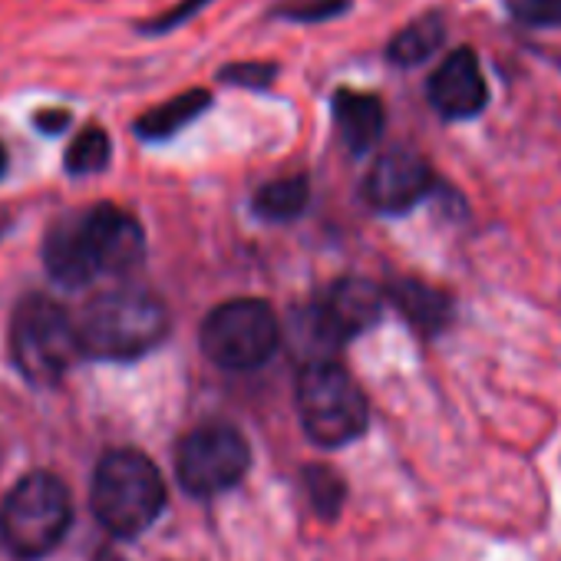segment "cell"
<instances>
[{"label":"cell","mask_w":561,"mask_h":561,"mask_svg":"<svg viewBox=\"0 0 561 561\" xmlns=\"http://www.w3.org/2000/svg\"><path fill=\"white\" fill-rule=\"evenodd\" d=\"M331 113L337 123V133L344 139V146L354 156H367L377 149V142L383 139L387 129V106L377 93H364V90H351L341 87L331 96Z\"/></svg>","instance_id":"obj_12"},{"label":"cell","mask_w":561,"mask_h":561,"mask_svg":"<svg viewBox=\"0 0 561 561\" xmlns=\"http://www.w3.org/2000/svg\"><path fill=\"white\" fill-rule=\"evenodd\" d=\"M211 106V93L208 90H188V93H179L175 100L142 113L136 123H133V133L146 142H165L172 136H179L185 126H192L202 113H208Z\"/></svg>","instance_id":"obj_15"},{"label":"cell","mask_w":561,"mask_h":561,"mask_svg":"<svg viewBox=\"0 0 561 561\" xmlns=\"http://www.w3.org/2000/svg\"><path fill=\"white\" fill-rule=\"evenodd\" d=\"M305 485H308L311 505L318 508L321 518H334L341 512V505L347 499V485L331 466H308L305 469Z\"/></svg>","instance_id":"obj_20"},{"label":"cell","mask_w":561,"mask_h":561,"mask_svg":"<svg viewBox=\"0 0 561 561\" xmlns=\"http://www.w3.org/2000/svg\"><path fill=\"white\" fill-rule=\"evenodd\" d=\"M298 416L311 443L347 446L367 433L370 407L357 380L334 360H314L298 377Z\"/></svg>","instance_id":"obj_5"},{"label":"cell","mask_w":561,"mask_h":561,"mask_svg":"<svg viewBox=\"0 0 561 561\" xmlns=\"http://www.w3.org/2000/svg\"><path fill=\"white\" fill-rule=\"evenodd\" d=\"M280 341L274 311L257 298H234L202 321V351L225 370H254L271 360Z\"/></svg>","instance_id":"obj_6"},{"label":"cell","mask_w":561,"mask_h":561,"mask_svg":"<svg viewBox=\"0 0 561 561\" xmlns=\"http://www.w3.org/2000/svg\"><path fill=\"white\" fill-rule=\"evenodd\" d=\"M383 298H390L393 308L407 318V324L423 337L443 334L453 324V314H456V305H453L449 295L423 285V280H416V277L390 280V288H387Z\"/></svg>","instance_id":"obj_14"},{"label":"cell","mask_w":561,"mask_h":561,"mask_svg":"<svg viewBox=\"0 0 561 561\" xmlns=\"http://www.w3.org/2000/svg\"><path fill=\"white\" fill-rule=\"evenodd\" d=\"M311 198V185L305 175H285V179H274L267 185H261L251 198L254 211L267 221H291L308 208Z\"/></svg>","instance_id":"obj_17"},{"label":"cell","mask_w":561,"mask_h":561,"mask_svg":"<svg viewBox=\"0 0 561 561\" xmlns=\"http://www.w3.org/2000/svg\"><path fill=\"white\" fill-rule=\"evenodd\" d=\"M96 522L116 538L142 535L165 508V485L156 462L139 449H113L100 459L90 485Z\"/></svg>","instance_id":"obj_2"},{"label":"cell","mask_w":561,"mask_h":561,"mask_svg":"<svg viewBox=\"0 0 561 561\" xmlns=\"http://www.w3.org/2000/svg\"><path fill=\"white\" fill-rule=\"evenodd\" d=\"M73 495L54 472L24 476L0 505V538L21 561L47 558L70 531Z\"/></svg>","instance_id":"obj_3"},{"label":"cell","mask_w":561,"mask_h":561,"mask_svg":"<svg viewBox=\"0 0 561 561\" xmlns=\"http://www.w3.org/2000/svg\"><path fill=\"white\" fill-rule=\"evenodd\" d=\"M11 357L31 383H60L70 374V367L83 357L77 321L54 298H24L11 321Z\"/></svg>","instance_id":"obj_4"},{"label":"cell","mask_w":561,"mask_h":561,"mask_svg":"<svg viewBox=\"0 0 561 561\" xmlns=\"http://www.w3.org/2000/svg\"><path fill=\"white\" fill-rule=\"evenodd\" d=\"M515 24L531 31H561V0H505Z\"/></svg>","instance_id":"obj_21"},{"label":"cell","mask_w":561,"mask_h":561,"mask_svg":"<svg viewBox=\"0 0 561 561\" xmlns=\"http://www.w3.org/2000/svg\"><path fill=\"white\" fill-rule=\"evenodd\" d=\"M383 314V291L367 277H344L324 295V301L314 308V328L318 337L331 347H341L364 331H370Z\"/></svg>","instance_id":"obj_11"},{"label":"cell","mask_w":561,"mask_h":561,"mask_svg":"<svg viewBox=\"0 0 561 561\" xmlns=\"http://www.w3.org/2000/svg\"><path fill=\"white\" fill-rule=\"evenodd\" d=\"M34 126L41 133H47V136H57V133H64L70 126V113L67 110H41L34 116Z\"/></svg>","instance_id":"obj_24"},{"label":"cell","mask_w":561,"mask_h":561,"mask_svg":"<svg viewBox=\"0 0 561 561\" xmlns=\"http://www.w3.org/2000/svg\"><path fill=\"white\" fill-rule=\"evenodd\" d=\"M354 8V0H280L267 11V21L288 24H328L344 18Z\"/></svg>","instance_id":"obj_19"},{"label":"cell","mask_w":561,"mask_h":561,"mask_svg":"<svg viewBox=\"0 0 561 561\" xmlns=\"http://www.w3.org/2000/svg\"><path fill=\"white\" fill-rule=\"evenodd\" d=\"M208 4H215V0H179L175 8H169V11H162V14H156V18L142 21V24H136V31H139L142 37H162V34H172V31L185 27L188 21H195Z\"/></svg>","instance_id":"obj_22"},{"label":"cell","mask_w":561,"mask_h":561,"mask_svg":"<svg viewBox=\"0 0 561 561\" xmlns=\"http://www.w3.org/2000/svg\"><path fill=\"white\" fill-rule=\"evenodd\" d=\"M44 264H47L50 277L64 288H83L96 277V267H93L87 241H83L80 211L64 215L60 221L50 225V231L44 238Z\"/></svg>","instance_id":"obj_13"},{"label":"cell","mask_w":561,"mask_h":561,"mask_svg":"<svg viewBox=\"0 0 561 561\" xmlns=\"http://www.w3.org/2000/svg\"><path fill=\"white\" fill-rule=\"evenodd\" d=\"M248 466H251V453L244 436L221 423L198 426L195 433H188L175 456V472L182 489L198 499L228 492L244 479Z\"/></svg>","instance_id":"obj_7"},{"label":"cell","mask_w":561,"mask_h":561,"mask_svg":"<svg viewBox=\"0 0 561 561\" xmlns=\"http://www.w3.org/2000/svg\"><path fill=\"white\" fill-rule=\"evenodd\" d=\"M165 334V305L133 288L96 295L77 321L80 351L93 360H136L159 347Z\"/></svg>","instance_id":"obj_1"},{"label":"cell","mask_w":561,"mask_h":561,"mask_svg":"<svg viewBox=\"0 0 561 561\" xmlns=\"http://www.w3.org/2000/svg\"><path fill=\"white\" fill-rule=\"evenodd\" d=\"M4 172H8V149L0 146V175H4Z\"/></svg>","instance_id":"obj_25"},{"label":"cell","mask_w":561,"mask_h":561,"mask_svg":"<svg viewBox=\"0 0 561 561\" xmlns=\"http://www.w3.org/2000/svg\"><path fill=\"white\" fill-rule=\"evenodd\" d=\"M446 44V21L443 14L430 11L416 21H410L393 41L387 44V60L400 70H413L426 60H433Z\"/></svg>","instance_id":"obj_16"},{"label":"cell","mask_w":561,"mask_h":561,"mask_svg":"<svg viewBox=\"0 0 561 561\" xmlns=\"http://www.w3.org/2000/svg\"><path fill=\"white\" fill-rule=\"evenodd\" d=\"M433 192H436L433 165L407 146L377 156V162L364 179V198L380 215H407Z\"/></svg>","instance_id":"obj_8"},{"label":"cell","mask_w":561,"mask_h":561,"mask_svg":"<svg viewBox=\"0 0 561 561\" xmlns=\"http://www.w3.org/2000/svg\"><path fill=\"white\" fill-rule=\"evenodd\" d=\"M110 152H113L110 136L100 126H90L70 142L64 165H67L70 175H96V172H103L110 165Z\"/></svg>","instance_id":"obj_18"},{"label":"cell","mask_w":561,"mask_h":561,"mask_svg":"<svg viewBox=\"0 0 561 561\" xmlns=\"http://www.w3.org/2000/svg\"><path fill=\"white\" fill-rule=\"evenodd\" d=\"M218 80L228 87H241V90H267L277 80V67L264 64V60H244V64H225L218 70Z\"/></svg>","instance_id":"obj_23"},{"label":"cell","mask_w":561,"mask_h":561,"mask_svg":"<svg viewBox=\"0 0 561 561\" xmlns=\"http://www.w3.org/2000/svg\"><path fill=\"white\" fill-rule=\"evenodd\" d=\"M426 100L446 123H466L485 113L489 83L472 47H456L426 80Z\"/></svg>","instance_id":"obj_10"},{"label":"cell","mask_w":561,"mask_h":561,"mask_svg":"<svg viewBox=\"0 0 561 561\" xmlns=\"http://www.w3.org/2000/svg\"><path fill=\"white\" fill-rule=\"evenodd\" d=\"M80 228L96 274H126L146 254L142 225L119 205L100 202L80 211Z\"/></svg>","instance_id":"obj_9"}]
</instances>
